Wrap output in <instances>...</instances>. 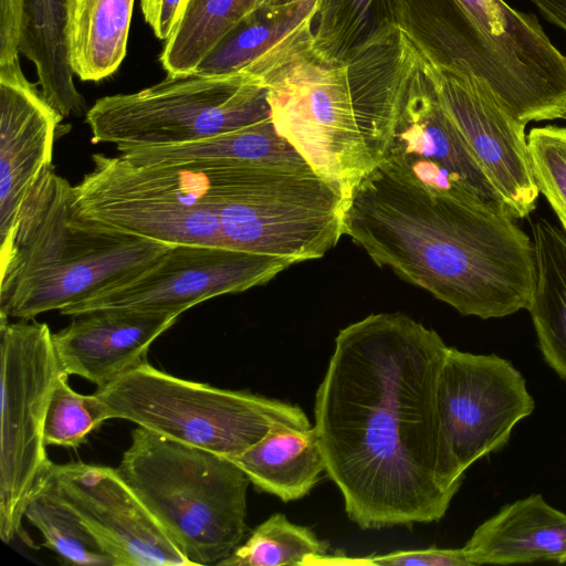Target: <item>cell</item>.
<instances>
[{"mask_svg":"<svg viewBox=\"0 0 566 566\" xmlns=\"http://www.w3.org/2000/svg\"><path fill=\"white\" fill-rule=\"evenodd\" d=\"M69 0H24L20 52L36 67L41 94L63 118L86 115V103L73 82L66 22Z\"/></svg>","mask_w":566,"mask_h":566,"instance_id":"obj_24","label":"cell"},{"mask_svg":"<svg viewBox=\"0 0 566 566\" xmlns=\"http://www.w3.org/2000/svg\"><path fill=\"white\" fill-rule=\"evenodd\" d=\"M343 232L379 266L465 316L527 310L535 250L509 213L431 192L377 167L346 201Z\"/></svg>","mask_w":566,"mask_h":566,"instance_id":"obj_2","label":"cell"},{"mask_svg":"<svg viewBox=\"0 0 566 566\" xmlns=\"http://www.w3.org/2000/svg\"><path fill=\"white\" fill-rule=\"evenodd\" d=\"M398 30L395 0H319L308 54L324 63H342Z\"/></svg>","mask_w":566,"mask_h":566,"instance_id":"obj_27","label":"cell"},{"mask_svg":"<svg viewBox=\"0 0 566 566\" xmlns=\"http://www.w3.org/2000/svg\"><path fill=\"white\" fill-rule=\"evenodd\" d=\"M259 3L260 0H191L165 42L160 55L165 71L172 75L192 73L214 44Z\"/></svg>","mask_w":566,"mask_h":566,"instance_id":"obj_28","label":"cell"},{"mask_svg":"<svg viewBox=\"0 0 566 566\" xmlns=\"http://www.w3.org/2000/svg\"><path fill=\"white\" fill-rule=\"evenodd\" d=\"M490 39L566 114V55L536 15L504 0H459Z\"/></svg>","mask_w":566,"mask_h":566,"instance_id":"obj_23","label":"cell"},{"mask_svg":"<svg viewBox=\"0 0 566 566\" xmlns=\"http://www.w3.org/2000/svg\"><path fill=\"white\" fill-rule=\"evenodd\" d=\"M45 323L0 324L1 439L0 538H25L22 528L31 496L49 476L43 428L56 378L62 371Z\"/></svg>","mask_w":566,"mask_h":566,"instance_id":"obj_10","label":"cell"},{"mask_svg":"<svg viewBox=\"0 0 566 566\" xmlns=\"http://www.w3.org/2000/svg\"><path fill=\"white\" fill-rule=\"evenodd\" d=\"M294 261L219 245L174 244L147 266L74 302L60 313L133 310L180 315L209 298L263 285Z\"/></svg>","mask_w":566,"mask_h":566,"instance_id":"obj_11","label":"cell"},{"mask_svg":"<svg viewBox=\"0 0 566 566\" xmlns=\"http://www.w3.org/2000/svg\"><path fill=\"white\" fill-rule=\"evenodd\" d=\"M116 470L190 566H219L243 542L250 480L229 458L138 426Z\"/></svg>","mask_w":566,"mask_h":566,"instance_id":"obj_5","label":"cell"},{"mask_svg":"<svg viewBox=\"0 0 566 566\" xmlns=\"http://www.w3.org/2000/svg\"><path fill=\"white\" fill-rule=\"evenodd\" d=\"M229 459L259 491L284 502L307 495L326 471L319 437L312 426L274 423L256 443Z\"/></svg>","mask_w":566,"mask_h":566,"instance_id":"obj_22","label":"cell"},{"mask_svg":"<svg viewBox=\"0 0 566 566\" xmlns=\"http://www.w3.org/2000/svg\"><path fill=\"white\" fill-rule=\"evenodd\" d=\"M134 0H69L66 43L82 81L113 74L126 55Z\"/></svg>","mask_w":566,"mask_h":566,"instance_id":"obj_26","label":"cell"},{"mask_svg":"<svg viewBox=\"0 0 566 566\" xmlns=\"http://www.w3.org/2000/svg\"><path fill=\"white\" fill-rule=\"evenodd\" d=\"M546 20L566 31V0H531Z\"/></svg>","mask_w":566,"mask_h":566,"instance_id":"obj_36","label":"cell"},{"mask_svg":"<svg viewBox=\"0 0 566 566\" xmlns=\"http://www.w3.org/2000/svg\"><path fill=\"white\" fill-rule=\"evenodd\" d=\"M417 60L398 30L352 60L306 53L265 80L277 132L346 201L382 161Z\"/></svg>","mask_w":566,"mask_h":566,"instance_id":"obj_3","label":"cell"},{"mask_svg":"<svg viewBox=\"0 0 566 566\" xmlns=\"http://www.w3.org/2000/svg\"><path fill=\"white\" fill-rule=\"evenodd\" d=\"M117 150L120 157L140 166L243 164L279 168L310 167L295 147L277 132L272 117L197 140L168 145H120Z\"/></svg>","mask_w":566,"mask_h":566,"instance_id":"obj_21","label":"cell"},{"mask_svg":"<svg viewBox=\"0 0 566 566\" xmlns=\"http://www.w3.org/2000/svg\"><path fill=\"white\" fill-rule=\"evenodd\" d=\"M439 413L454 483L481 458L502 449L535 401L521 371L495 354L449 347L438 385Z\"/></svg>","mask_w":566,"mask_h":566,"instance_id":"obj_12","label":"cell"},{"mask_svg":"<svg viewBox=\"0 0 566 566\" xmlns=\"http://www.w3.org/2000/svg\"><path fill=\"white\" fill-rule=\"evenodd\" d=\"M319 0L286 8L261 7L228 31L192 73L265 80L310 53ZM265 84V83H264Z\"/></svg>","mask_w":566,"mask_h":566,"instance_id":"obj_19","label":"cell"},{"mask_svg":"<svg viewBox=\"0 0 566 566\" xmlns=\"http://www.w3.org/2000/svg\"><path fill=\"white\" fill-rule=\"evenodd\" d=\"M191 0H140L146 23L156 38L167 40L182 19Z\"/></svg>","mask_w":566,"mask_h":566,"instance_id":"obj_35","label":"cell"},{"mask_svg":"<svg viewBox=\"0 0 566 566\" xmlns=\"http://www.w3.org/2000/svg\"><path fill=\"white\" fill-rule=\"evenodd\" d=\"M347 564L378 566H472L463 547L395 551L359 558L346 557Z\"/></svg>","mask_w":566,"mask_h":566,"instance_id":"obj_34","label":"cell"},{"mask_svg":"<svg viewBox=\"0 0 566 566\" xmlns=\"http://www.w3.org/2000/svg\"><path fill=\"white\" fill-rule=\"evenodd\" d=\"M24 0H0V80L23 75L19 62Z\"/></svg>","mask_w":566,"mask_h":566,"instance_id":"obj_33","label":"cell"},{"mask_svg":"<svg viewBox=\"0 0 566 566\" xmlns=\"http://www.w3.org/2000/svg\"><path fill=\"white\" fill-rule=\"evenodd\" d=\"M449 346L402 313L340 329L315 397L326 473L363 530L440 521L451 479L438 385Z\"/></svg>","mask_w":566,"mask_h":566,"instance_id":"obj_1","label":"cell"},{"mask_svg":"<svg viewBox=\"0 0 566 566\" xmlns=\"http://www.w3.org/2000/svg\"><path fill=\"white\" fill-rule=\"evenodd\" d=\"M94 394L107 419L128 420L227 458L256 443L274 423L311 426L296 405L175 377L148 361Z\"/></svg>","mask_w":566,"mask_h":566,"instance_id":"obj_6","label":"cell"},{"mask_svg":"<svg viewBox=\"0 0 566 566\" xmlns=\"http://www.w3.org/2000/svg\"><path fill=\"white\" fill-rule=\"evenodd\" d=\"M535 282L528 312L545 363L566 381V233L534 221Z\"/></svg>","mask_w":566,"mask_h":566,"instance_id":"obj_25","label":"cell"},{"mask_svg":"<svg viewBox=\"0 0 566 566\" xmlns=\"http://www.w3.org/2000/svg\"><path fill=\"white\" fill-rule=\"evenodd\" d=\"M24 518L41 533L43 546L65 563L115 566L97 536L57 494L50 474L28 502Z\"/></svg>","mask_w":566,"mask_h":566,"instance_id":"obj_29","label":"cell"},{"mask_svg":"<svg viewBox=\"0 0 566 566\" xmlns=\"http://www.w3.org/2000/svg\"><path fill=\"white\" fill-rule=\"evenodd\" d=\"M92 160L73 196L86 221L167 244L224 247L209 165L140 166L103 154Z\"/></svg>","mask_w":566,"mask_h":566,"instance_id":"obj_8","label":"cell"},{"mask_svg":"<svg viewBox=\"0 0 566 566\" xmlns=\"http://www.w3.org/2000/svg\"><path fill=\"white\" fill-rule=\"evenodd\" d=\"M62 119L25 76L0 80V244L12 232L32 187L52 165Z\"/></svg>","mask_w":566,"mask_h":566,"instance_id":"obj_17","label":"cell"},{"mask_svg":"<svg viewBox=\"0 0 566 566\" xmlns=\"http://www.w3.org/2000/svg\"><path fill=\"white\" fill-rule=\"evenodd\" d=\"M74 186L53 165L39 177L0 244V324L33 319L136 272L171 245L83 219Z\"/></svg>","mask_w":566,"mask_h":566,"instance_id":"obj_4","label":"cell"},{"mask_svg":"<svg viewBox=\"0 0 566 566\" xmlns=\"http://www.w3.org/2000/svg\"><path fill=\"white\" fill-rule=\"evenodd\" d=\"M73 317L52 335L60 367L69 376H80L99 388L148 361L150 345L179 315L98 310Z\"/></svg>","mask_w":566,"mask_h":566,"instance_id":"obj_18","label":"cell"},{"mask_svg":"<svg viewBox=\"0 0 566 566\" xmlns=\"http://www.w3.org/2000/svg\"><path fill=\"white\" fill-rule=\"evenodd\" d=\"M270 0H260V3H259V7L258 8H261L263 6H265ZM256 8V9H258Z\"/></svg>","mask_w":566,"mask_h":566,"instance_id":"obj_38","label":"cell"},{"mask_svg":"<svg viewBox=\"0 0 566 566\" xmlns=\"http://www.w3.org/2000/svg\"><path fill=\"white\" fill-rule=\"evenodd\" d=\"M533 177L566 233V126L534 127L527 136Z\"/></svg>","mask_w":566,"mask_h":566,"instance_id":"obj_32","label":"cell"},{"mask_svg":"<svg viewBox=\"0 0 566 566\" xmlns=\"http://www.w3.org/2000/svg\"><path fill=\"white\" fill-rule=\"evenodd\" d=\"M463 548L472 566L566 563V513L528 495L479 525Z\"/></svg>","mask_w":566,"mask_h":566,"instance_id":"obj_20","label":"cell"},{"mask_svg":"<svg viewBox=\"0 0 566 566\" xmlns=\"http://www.w3.org/2000/svg\"><path fill=\"white\" fill-rule=\"evenodd\" d=\"M50 478L60 497L97 536L115 566H190L116 469L84 462L53 463Z\"/></svg>","mask_w":566,"mask_h":566,"instance_id":"obj_16","label":"cell"},{"mask_svg":"<svg viewBox=\"0 0 566 566\" xmlns=\"http://www.w3.org/2000/svg\"><path fill=\"white\" fill-rule=\"evenodd\" d=\"M61 371L46 409L43 436L46 446L77 448L107 419L102 401L93 395L76 392Z\"/></svg>","mask_w":566,"mask_h":566,"instance_id":"obj_31","label":"cell"},{"mask_svg":"<svg viewBox=\"0 0 566 566\" xmlns=\"http://www.w3.org/2000/svg\"><path fill=\"white\" fill-rule=\"evenodd\" d=\"M214 189L226 248L300 263L324 256L344 234L346 200L311 167L224 164Z\"/></svg>","mask_w":566,"mask_h":566,"instance_id":"obj_7","label":"cell"},{"mask_svg":"<svg viewBox=\"0 0 566 566\" xmlns=\"http://www.w3.org/2000/svg\"><path fill=\"white\" fill-rule=\"evenodd\" d=\"M395 13L398 29L424 57L471 71L522 124L566 119L459 0H395Z\"/></svg>","mask_w":566,"mask_h":566,"instance_id":"obj_14","label":"cell"},{"mask_svg":"<svg viewBox=\"0 0 566 566\" xmlns=\"http://www.w3.org/2000/svg\"><path fill=\"white\" fill-rule=\"evenodd\" d=\"M304 0H270L265 6L263 7H271V8H286L294 4H297Z\"/></svg>","mask_w":566,"mask_h":566,"instance_id":"obj_37","label":"cell"},{"mask_svg":"<svg viewBox=\"0 0 566 566\" xmlns=\"http://www.w3.org/2000/svg\"><path fill=\"white\" fill-rule=\"evenodd\" d=\"M329 544L306 526L275 513L258 525L219 566L326 564Z\"/></svg>","mask_w":566,"mask_h":566,"instance_id":"obj_30","label":"cell"},{"mask_svg":"<svg viewBox=\"0 0 566 566\" xmlns=\"http://www.w3.org/2000/svg\"><path fill=\"white\" fill-rule=\"evenodd\" d=\"M380 168L424 189L512 212L441 106L420 65L411 72L395 132Z\"/></svg>","mask_w":566,"mask_h":566,"instance_id":"obj_13","label":"cell"},{"mask_svg":"<svg viewBox=\"0 0 566 566\" xmlns=\"http://www.w3.org/2000/svg\"><path fill=\"white\" fill-rule=\"evenodd\" d=\"M419 54L441 106L504 197L513 218L527 217L539 192L531 167L526 125L468 69L439 65Z\"/></svg>","mask_w":566,"mask_h":566,"instance_id":"obj_15","label":"cell"},{"mask_svg":"<svg viewBox=\"0 0 566 566\" xmlns=\"http://www.w3.org/2000/svg\"><path fill=\"white\" fill-rule=\"evenodd\" d=\"M272 117L268 86L247 75L168 74L132 94L97 99L85 115L92 143L179 144Z\"/></svg>","mask_w":566,"mask_h":566,"instance_id":"obj_9","label":"cell"}]
</instances>
